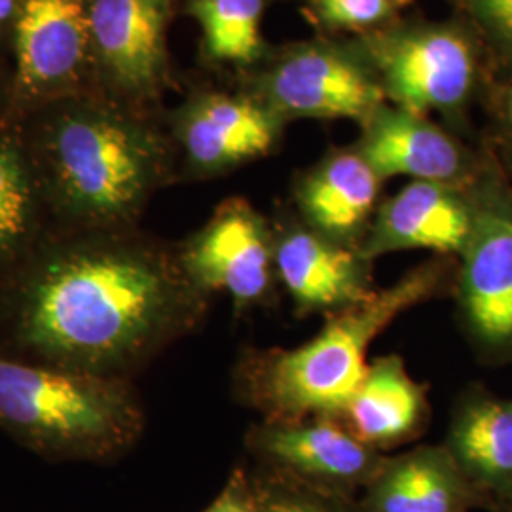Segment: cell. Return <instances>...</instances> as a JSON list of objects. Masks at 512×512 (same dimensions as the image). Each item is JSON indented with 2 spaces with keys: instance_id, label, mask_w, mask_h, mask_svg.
<instances>
[{
  "instance_id": "6da1fadb",
  "label": "cell",
  "mask_w": 512,
  "mask_h": 512,
  "mask_svg": "<svg viewBox=\"0 0 512 512\" xmlns=\"http://www.w3.org/2000/svg\"><path fill=\"white\" fill-rule=\"evenodd\" d=\"M2 275L0 319L16 357L112 378L190 334L211 304L177 253L128 230L42 239Z\"/></svg>"
},
{
  "instance_id": "7a4b0ae2",
  "label": "cell",
  "mask_w": 512,
  "mask_h": 512,
  "mask_svg": "<svg viewBox=\"0 0 512 512\" xmlns=\"http://www.w3.org/2000/svg\"><path fill=\"white\" fill-rule=\"evenodd\" d=\"M25 139L46 213L65 234L128 230L164 177L160 139L105 101L63 97Z\"/></svg>"
},
{
  "instance_id": "3957f363",
  "label": "cell",
  "mask_w": 512,
  "mask_h": 512,
  "mask_svg": "<svg viewBox=\"0 0 512 512\" xmlns=\"http://www.w3.org/2000/svg\"><path fill=\"white\" fill-rule=\"evenodd\" d=\"M456 260L439 256L325 325L296 348L247 349L234 372L236 395L262 420L340 418L370 365L376 338L406 311L454 291Z\"/></svg>"
},
{
  "instance_id": "277c9868",
  "label": "cell",
  "mask_w": 512,
  "mask_h": 512,
  "mask_svg": "<svg viewBox=\"0 0 512 512\" xmlns=\"http://www.w3.org/2000/svg\"><path fill=\"white\" fill-rule=\"evenodd\" d=\"M0 427L46 458L107 461L143 435L145 410L128 378L35 363L0 349Z\"/></svg>"
},
{
  "instance_id": "5b68a950",
  "label": "cell",
  "mask_w": 512,
  "mask_h": 512,
  "mask_svg": "<svg viewBox=\"0 0 512 512\" xmlns=\"http://www.w3.org/2000/svg\"><path fill=\"white\" fill-rule=\"evenodd\" d=\"M469 192L473 226L454 281L459 325L484 361L512 363V190L480 173Z\"/></svg>"
},
{
  "instance_id": "8992f818",
  "label": "cell",
  "mask_w": 512,
  "mask_h": 512,
  "mask_svg": "<svg viewBox=\"0 0 512 512\" xmlns=\"http://www.w3.org/2000/svg\"><path fill=\"white\" fill-rule=\"evenodd\" d=\"M177 255L198 289L211 298L226 294L238 313L274 300L279 287L274 232L243 200L222 203Z\"/></svg>"
},
{
  "instance_id": "52a82bcc",
  "label": "cell",
  "mask_w": 512,
  "mask_h": 512,
  "mask_svg": "<svg viewBox=\"0 0 512 512\" xmlns=\"http://www.w3.org/2000/svg\"><path fill=\"white\" fill-rule=\"evenodd\" d=\"M247 446L268 469L313 488L344 495L365 486L384 469V452L357 439L338 418L262 420Z\"/></svg>"
},
{
  "instance_id": "ba28073f",
  "label": "cell",
  "mask_w": 512,
  "mask_h": 512,
  "mask_svg": "<svg viewBox=\"0 0 512 512\" xmlns=\"http://www.w3.org/2000/svg\"><path fill=\"white\" fill-rule=\"evenodd\" d=\"M374 57L384 76L385 90L401 109L459 107L475 80V54L469 40L452 29H414L374 44Z\"/></svg>"
},
{
  "instance_id": "9c48e42d",
  "label": "cell",
  "mask_w": 512,
  "mask_h": 512,
  "mask_svg": "<svg viewBox=\"0 0 512 512\" xmlns=\"http://www.w3.org/2000/svg\"><path fill=\"white\" fill-rule=\"evenodd\" d=\"M279 287L298 317L348 310L376 293L374 272L359 249L336 243L304 226L274 234Z\"/></svg>"
},
{
  "instance_id": "30bf717a",
  "label": "cell",
  "mask_w": 512,
  "mask_h": 512,
  "mask_svg": "<svg viewBox=\"0 0 512 512\" xmlns=\"http://www.w3.org/2000/svg\"><path fill=\"white\" fill-rule=\"evenodd\" d=\"M18 82L35 97L73 88L93 63L92 0H19Z\"/></svg>"
},
{
  "instance_id": "8fae6325",
  "label": "cell",
  "mask_w": 512,
  "mask_h": 512,
  "mask_svg": "<svg viewBox=\"0 0 512 512\" xmlns=\"http://www.w3.org/2000/svg\"><path fill=\"white\" fill-rule=\"evenodd\" d=\"M469 188L431 181L406 184L376 211L361 255L370 262L401 251L458 258L473 226Z\"/></svg>"
},
{
  "instance_id": "7c38bea8",
  "label": "cell",
  "mask_w": 512,
  "mask_h": 512,
  "mask_svg": "<svg viewBox=\"0 0 512 512\" xmlns=\"http://www.w3.org/2000/svg\"><path fill=\"white\" fill-rule=\"evenodd\" d=\"M277 112L302 118L368 120L380 109L382 88L348 55L311 46L287 55L266 80Z\"/></svg>"
},
{
  "instance_id": "4fadbf2b",
  "label": "cell",
  "mask_w": 512,
  "mask_h": 512,
  "mask_svg": "<svg viewBox=\"0 0 512 512\" xmlns=\"http://www.w3.org/2000/svg\"><path fill=\"white\" fill-rule=\"evenodd\" d=\"M165 0H92L93 65L126 95H145L165 69Z\"/></svg>"
},
{
  "instance_id": "5bb4252c",
  "label": "cell",
  "mask_w": 512,
  "mask_h": 512,
  "mask_svg": "<svg viewBox=\"0 0 512 512\" xmlns=\"http://www.w3.org/2000/svg\"><path fill=\"white\" fill-rule=\"evenodd\" d=\"M365 124L357 152L382 181L410 177L469 188L480 177L467 152L421 114L378 109Z\"/></svg>"
},
{
  "instance_id": "9a60e30c",
  "label": "cell",
  "mask_w": 512,
  "mask_h": 512,
  "mask_svg": "<svg viewBox=\"0 0 512 512\" xmlns=\"http://www.w3.org/2000/svg\"><path fill=\"white\" fill-rule=\"evenodd\" d=\"M482 503L512 505V399L473 385L454 406L442 442Z\"/></svg>"
},
{
  "instance_id": "2e32d148",
  "label": "cell",
  "mask_w": 512,
  "mask_h": 512,
  "mask_svg": "<svg viewBox=\"0 0 512 512\" xmlns=\"http://www.w3.org/2000/svg\"><path fill=\"white\" fill-rule=\"evenodd\" d=\"M177 135L192 171L219 175L264 156L274 147L277 124L249 99L209 95L184 110Z\"/></svg>"
},
{
  "instance_id": "e0dca14e",
  "label": "cell",
  "mask_w": 512,
  "mask_h": 512,
  "mask_svg": "<svg viewBox=\"0 0 512 512\" xmlns=\"http://www.w3.org/2000/svg\"><path fill=\"white\" fill-rule=\"evenodd\" d=\"M429 418L427 387L408 372L403 357L384 355L370 361L338 420L357 439L384 452L421 437Z\"/></svg>"
},
{
  "instance_id": "ac0fdd59",
  "label": "cell",
  "mask_w": 512,
  "mask_h": 512,
  "mask_svg": "<svg viewBox=\"0 0 512 512\" xmlns=\"http://www.w3.org/2000/svg\"><path fill=\"white\" fill-rule=\"evenodd\" d=\"M382 179L357 150L338 152L323 160L302 179L296 202L304 224L336 243L361 249Z\"/></svg>"
},
{
  "instance_id": "d6986e66",
  "label": "cell",
  "mask_w": 512,
  "mask_h": 512,
  "mask_svg": "<svg viewBox=\"0 0 512 512\" xmlns=\"http://www.w3.org/2000/svg\"><path fill=\"white\" fill-rule=\"evenodd\" d=\"M482 503L444 444L420 446L384 469L366 488L365 512H467Z\"/></svg>"
},
{
  "instance_id": "ffe728a7",
  "label": "cell",
  "mask_w": 512,
  "mask_h": 512,
  "mask_svg": "<svg viewBox=\"0 0 512 512\" xmlns=\"http://www.w3.org/2000/svg\"><path fill=\"white\" fill-rule=\"evenodd\" d=\"M44 213L25 135L0 126V275L35 251Z\"/></svg>"
},
{
  "instance_id": "44dd1931",
  "label": "cell",
  "mask_w": 512,
  "mask_h": 512,
  "mask_svg": "<svg viewBox=\"0 0 512 512\" xmlns=\"http://www.w3.org/2000/svg\"><path fill=\"white\" fill-rule=\"evenodd\" d=\"M205 48L228 63H251L262 48L264 0H194Z\"/></svg>"
},
{
  "instance_id": "7402d4cb",
  "label": "cell",
  "mask_w": 512,
  "mask_h": 512,
  "mask_svg": "<svg viewBox=\"0 0 512 512\" xmlns=\"http://www.w3.org/2000/svg\"><path fill=\"white\" fill-rule=\"evenodd\" d=\"M253 484L260 512H346L342 495L313 488L275 471H268V476Z\"/></svg>"
},
{
  "instance_id": "603a6c76",
  "label": "cell",
  "mask_w": 512,
  "mask_h": 512,
  "mask_svg": "<svg viewBox=\"0 0 512 512\" xmlns=\"http://www.w3.org/2000/svg\"><path fill=\"white\" fill-rule=\"evenodd\" d=\"M319 18L336 27H366L389 12V0H317Z\"/></svg>"
},
{
  "instance_id": "cb8c5ba5",
  "label": "cell",
  "mask_w": 512,
  "mask_h": 512,
  "mask_svg": "<svg viewBox=\"0 0 512 512\" xmlns=\"http://www.w3.org/2000/svg\"><path fill=\"white\" fill-rule=\"evenodd\" d=\"M473 18L482 25L503 54L512 57V0H465Z\"/></svg>"
},
{
  "instance_id": "d4e9b609",
  "label": "cell",
  "mask_w": 512,
  "mask_h": 512,
  "mask_svg": "<svg viewBox=\"0 0 512 512\" xmlns=\"http://www.w3.org/2000/svg\"><path fill=\"white\" fill-rule=\"evenodd\" d=\"M203 512H260L255 484L243 471H234L217 499Z\"/></svg>"
},
{
  "instance_id": "484cf974",
  "label": "cell",
  "mask_w": 512,
  "mask_h": 512,
  "mask_svg": "<svg viewBox=\"0 0 512 512\" xmlns=\"http://www.w3.org/2000/svg\"><path fill=\"white\" fill-rule=\"evenodd\" d=\"M18 12V0H0V25Z\"/></svg>"
},
{
  "instance_id": "4316f807",
  "label": "cell",
  "mask_w": 512,
  "mask_h": 512,
  "mask_svg": "<svg viewBox=\"0 0 512 512\" xmlns=\"http://www.w3.org/2000/svg\"><path fill=\"white\" fill-rule=\"evenodd\" d=\"M505 114H507V124L512 131V86L509 93H507V101H505Z\"/></svg>"
},
{
  "instance_id": "83f0119b",
  "label": "cell",
  "mask_w": 512,
  "mask_h": 512,
  "mask_svg": "<svg viewBox=\"0 0 512 512\" xmlns=\"http://www.w3.org/2000/svg\"><path fill=\"white\" fill-rule=\"evenodd\" d=\"M507 512H512V505L511 507H507Z\"/></svg>"
},
{
  "instance_id": "f1b7e54d",
  "label": "cell",
  "mask_w": 512,
  "mask_h": 512,
  "mask_svg": "<svg viewBox=\"0 0 512 512\" xmlns=\"http://www.w3.org/2000/svg\"><path fill=\"white\" fill-rule=\"evenodd\" d=\"M0 97H2V84H0Z\"/></svg>"
}]
</instances>
